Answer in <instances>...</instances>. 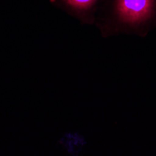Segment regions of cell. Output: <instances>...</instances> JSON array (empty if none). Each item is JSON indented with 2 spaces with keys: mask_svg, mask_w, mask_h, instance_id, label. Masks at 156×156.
<instances>
[{
  "mask_svg": "<svg viewBox=\"0 0 156 156\" xmlns=\"http://www.w3.org/2000/svg\"><path fill=\"white\" fill-rule=\"evenodd\" d=\"M94 26L104 38L146 37L156 29V0H101Z\"/></svg>",
  "mask_w": 156,
  "mask_h": 156,
  "instance_id": "obj_1",
  "label": "cell"
},
{
  "mask_svg": "<svg viewBox=\"0 0 156 156\" xmlns=\"http://www.w3.org/2000/svg\"><path fill=\"white\" fill-rule=\"evenodd\" d=\"M83 25H94L101 0H50Z\"/></svg>",
  "mask_w": 156,
  "mask_h": 156,
  "instance_id": "obj_2",
  "label": "cell"
}]
</instances>
